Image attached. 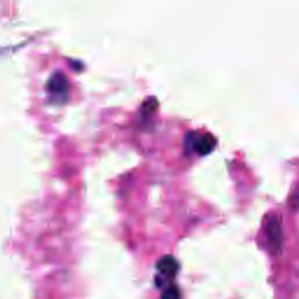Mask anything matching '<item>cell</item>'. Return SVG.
I'll return each mask as SVG.
<instances>
[{
    "instance_id": "1",
    "label": "cell",
    "mask_w": 299,
    "mask_h": 299,
    "mask_svg": "<svg viewBox=\"0 0 299 299\" xmlns=\"http://www.w3.org/2000/svg\"><path fill=\"white\" fill-rule=\"evenodd\" d=\"M266 237L274 253H280L282 249V225L280 219L271 215L265 226Z\"/></svg>"
},
{
    "instance_id": "2",
    "label": "cell",
    "mask_w": 299,
    "mask_h": 299,
    "mask_svg": "<svg viewBox=\"0 0 299 299\" xmlns=\"http://www.w3.org/2000/svg\"><path fill=\"white\" fill-rule=\"evenodd\" d=\"M48 90L57 98L63 99L67 96L68 90H69V83H68L67 77L61 71L51 75L48 81Z\"/></svg>"
},
{
    "instance_id": "3",
    "label": "cell",
    "mask_w": 299,
    "mask_h": 299,
    "mask_svg": "<svg viewBox=\"0 0 299 299\" xmlns=\"http://www.w3.org/2000/svg\"><path fill=\"white\" fill-rule=\"evenodd\" d=\"M191 135L193 137V139H191V141H192L194 151H197L199 154H202V155L212 152L215 146V138L212 134L191 133Z\"/></svg>"
},
{
    "instance_id": "4",
    "label": "cell",
    "mask_w": 299,
    "mask_h": 299,
    "mask_svg": "<svg viewBox=\"0 0 299 299\" xmlns=\"http://www.w3.org/2000/svg\"><path fill=\"white\" fill-rule=\"evenodd\" d=\"M157 269L166 277H174L178 274L179 264L177 260L172 256H164L157 263Z\"/></svg>"
},
{
    "instance_id": "5",
    "label": "cell",
    "mask_w": 299,
    "mask_h": 299,
    "mask_svg": "<svg viewBox=\"0 0 299 299\" xmlns=\"http://www.w3.org/2000/svg\"><path fill=\"white\" fill-rule=\"evenodd\" d=\"M161 299H180V292H179V290L177 288L171 286V288L164 291Z\"/></svg>"
}]
</instances>
